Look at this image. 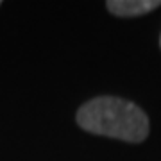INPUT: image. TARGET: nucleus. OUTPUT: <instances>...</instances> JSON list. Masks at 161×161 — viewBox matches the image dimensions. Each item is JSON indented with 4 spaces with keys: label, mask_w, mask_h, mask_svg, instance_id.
<instances>
[{
    "label": "nucleus",
    "mask_w": 161,
    "mask_h": 161,
    "mask_svg": "<svg viewBox=\"0 0 161 161\" xmlns=\"http://www.w3.org/2000/svg\"><path fill=\"white\" fill-rule=\"evenodd\" d=\"M159 45H161V38H159Z\"/></svg>",
    "instance_id": "nucleus-3"
},
{
    "label": "nucleus",
    "mask_w": 161,
    "mask_h": 161,
    "mask_svg": "<svg viewBox=\"0 0 161 161\" xmlns=\"http://www.w3.org/2000/svg\"><path fill=\"white\" fill-rule=\"evenodd\" d=\"M84 131L129 143H142L149 136V118L142 108L120 97H97L77 113Z\"/></svg>",
    "instance_id": "nucleus-1"
},
{
    "label": "nucleus",
    "mask_w": 161,
    "mask_h": 161,
    "mask_svg": "<svg viewBox=\"0 0 161 161\" xmlns=\"http://www.w3.org/2000/svg\"><path fill=\"white\" fill-rule=\"evenodd\" d=\"M161 6V0H111L108 9L116 16H142Z\"/></svg>",
    "instance_id": "nucleus-2"
}]
</instances>
